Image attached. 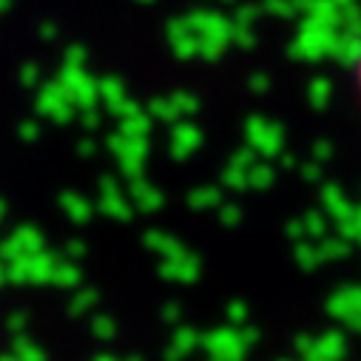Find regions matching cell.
<instances>
[{
  "label": "cell",
  "mask_w": 361,
  "mask_h": 361,
  "mask_svg": "<svg viewBox=\"0 0 361 361\" xmlns=\"http://www.w3.org/2000/svg\"><path fill=\"white\" fill-rule=\"evenodd\" d=\"M355 77H358V88H361V51H358V60H355Z\"/></svg>",
  "instance_id": "1"
}]
</instances>
